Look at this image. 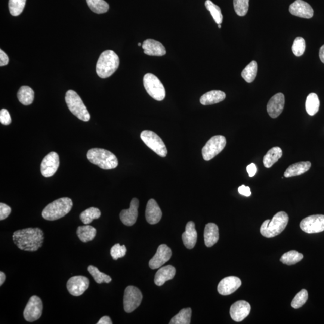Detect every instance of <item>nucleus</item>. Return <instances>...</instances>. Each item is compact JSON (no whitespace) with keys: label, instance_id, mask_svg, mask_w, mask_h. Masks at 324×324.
<instances>
[{"label":"nucleus","instance_id":"1","mask_svg":"<svg viewBox=\"0 0 324 324\" xmlns=\"http://www.w3.org/2000/svg\"><path fill=\"white\" fill-rule=\"evenodd\" d=\"M12 239L22 251L35 252L41 248L44 234L39 228H29L15 231Z\"/></svg>","mask_w":324,"mask_h":324},{"label":"nucleus","instance_id":"2","mask_svg":"<svg viewBox=\"0 0 324 324\" xmlns=\"http://www.w3.org/2000/svg\"><path fill=\"white\" fill-rule=\"evenodd\" d=\"M73 202L69 197H62L49 203L43 209V218L47 221H56L67 215L72 209Z\"/></svg>","mask_w":324,"mask_h":324},{"label":"nucleus","instance_id":"3","mask_svg":"<svg viewBox=\"0 0 324 324\" xmlns=\"http://www.w3.org/2000/svg\"><path fill=\"white\" fill-rule=\"evenodd\" d=\"M119 58L115 52L111 50L104 51L97 61L96 71L101 78H109L118 69Z\"/></svg>","mask_w":324,"mask_h":324},{"label":"nucleus","instance_id":"4","mask_svg":"<svg viewBox=\"0 0 324 324\" xmlns=\"http://www.w3.org/2000/svg\"><path fill=\"white\" fill-rule=\"evenodd\" d=\"M289 217L285 212L280 211L274 216L272 220L265 221L261 227L262 236L271 238L279 235L288 225Z\"/></svg>","mask_w":324,"mask_h":324},{"label":"nucleus","instance_id":"5","mask_svg":"<svg viewBox=\"0 0 324 324\" xmlns=\"http://www.w3.org/2000/svg\"><path fill=\"white\" fill-rule=\"evenodd\" d=\"M89 162L96 165L101 169H113L118 166V160L113 153L103 149L95 148L89 150L87 153Z\"/></svg>","mask_w":324,"mask_h":324},{"label":"nucleus","instance_id":"6","mask_svg":"<svg viewBox=\"0 0 324 324\" xmlns=\"http://www.w3.org/2000/svg\"><path fill=\"white\" fill-rule=\"evenodd\" d=\"M66 101L69 110L77 118L84 122L90 120V114L87 108L75 91L69 90L66 92Z\"/></svg>","mask_w":324,"mask_h":324},{"label":"nucleus","instance_id":"7","mask_svg":"<svg viewBox=\"0 0 324 324\" xmlns=\"http://www.w3.org/2000/svg\"><path fill=\"white\" fill-rule=\"evenodd\" d=\"M144 86L147 93L157 101H162L166 95L165 89L160 80L153 74L147 73L143 79Z\"/></svg>","mask_w":324,"mask_h":324},{"label":"nucleus","instance_id":"8","mask_svg":"<svg viewBox=\"0 0 324 324\" xmlns=\"http://www.w3.org/2000/svg\"><path fill=\"white\" fill-rule=\"evenodd\" d=\"M141 138L148 147L159 156L165 157L167 155L168 151L165 143L156 133L144 131L141 132Z\"/></svg>","mask_w":324,"mask_h":324},{"label":"nucleus","instance_id":"9","mask_svg":"<svg viewBox=\"0 0 324 324\" xmlns=\"http://www.w3.org/2000/svg\"><path fill=\"white\" fill-rule=\"evenodd\" d=\"M226 144V138L224 136L212 137L203 147L202 153L203 159L209 161L213 159L224 149Z\"/></svg>","mask_w":324,"mask_h":324},{"label":"nucleus","instance_id":"10","mask_svg":"<svg viewBox=\"0 0 324 324\" xmlns=\"http://www.w3.org/2000/svg\"><path fill=\"white\" fill-rule=\"evenodd\" d=\"M143 294L137 287L129 286L125 290L123 307L126 313L133 312L140 306Z\"/></svg>","mask_w":324,"mask_h":324},{"label":"nucleus","instance_id":"11","mask_svg":"<svg viewBox=\"0 0 324 324\" xmlns=\"http://www.w3.org/2000/svg\"><path fill=\"white\" fill-rule=\"evenodd\" d=\"M42 310L43 304L41 298L36 295L32 296L24 310L25 320L29 322L36 321L41 317Z\"/></svg>","mask_w":324,"mask_h":324},{"label":"nucleus","instance_id":"12","mask_svg":"<svg viewBox=\"0 0 324 324\" xmlns=\"http://www.w3.org/2000/svg\"><path fill=\"white\" fill-rule=\"evenodd\" d=\"M301 230L308 234L319 233L324 231V215L317 214L308 216L302 220Z\"/></svg>","mask_w":324,"mask_h":324},{"label":"nucleus","instance_id":"13","mask_svg":"<svg viewBox=\"0 0 324 324\" xmlns=\"http://www.w3.org/2000/svg\"><path fill=\"white\" fill-rule=\"evenodd\" d=\"M60 166L59 156L57 153H49L42 160L41 165V174L45 177H51L56 173Z\"/></svg>","mask_w":324,"mask_h":324},{"label":"nucleus","instance_id":"14","mask_svg":"<svg viewBox=\"0 0 324 324\" xmlns=\"http://www.w3.org/2000/svg\"><path fill=\"white\" fill-rule=\"evenodd\" d=\"M89 281L87 277L77 276L71 277L67 283V288L70 294L75 297L82 295L89 288Z\"/></svg>","mask_w":324,"mask_h":324},{"label":"nucleus","instance_id":"15","mask_svg":"<svg viewBox=\"0 0 324 324\" xmlns=\"http://www.w3.org/2000/svg\"><path fill=\"white\" fill-rule=\"evenodd\" d=\"M171 257V249L167 245H160L157 248L156 254L150 259L149 267L151 269H158L168 262Z\"/></svg>","mask_w":324,"mask_h":324},{"label":"nucleus","instance_id":"16","mask_svg":"<svg viewBox=\"0 0 324 324\" xmlns=\"http://www.w3.org/2000/svg\"><path fill=\"white\" fill-rule=\"evenodd\" d=\"M289 11L290 13L294 16L307 19L312 18L314 15L312 7L303 0H296L292 3L289 6Z\"/></svg>","mask_w":324,"mask_h":324},{"label":"nucleus","instance_id":"17","mask_svg":"<svg viewBox=\"0 0 324 324\" xmlns=\"http://www.w3.org/2000/svg\"><path fill=\"white\" fill-rule=\"evenodd\" d=\"M139 200L134 198L128 209H123L120 213V219L126 226L131 227L137 222L138 215Z\"/></svg>","mask_w":324,"mask_h":324},{"label":"nucleus","instance_id":"18","mask_svg":"<svg viewBox=\"0 0 324 324\" xmlns=\"http://www.w3.org/2000/svg\"><path fill=\"white\" fill-rule=\"evenodd\" d=\"M251 311V305L245 301H239L234 303L230 308L231 318L236 322H241L248 316Z\"/></svg>","mask_w":324,"mask_h":324},{"label":"nucleus","instance_id":"19","mask_svg":"<svg viewBox=\"0 0 324 324\" xmlns=\"http://www.w3.org/2000/svg\"><path fill=\"white\" fill-rule=\"evenodd\" d=\"M242 285L239 278L235 276L225 277L219 282L218 291L222 295H228L236 291Z\"/></svg>","mask_w":324,"mask_h":324},{"label":"nucleus","instance_id":"20","mask_svg":"<svg viewBox=\"0 0 324 324\" xmlns=\"http://www.w3.org/2000/svg\"><path fill=\"white\" fill-rule=\"evenodd\" d=\"M285 102V96L282 93H277L271 98L267 104V112L271 118L276 119L280 115Z\"/></svg>","mask_w":324,"mask_h":324},{"label":"nucleus","instance_id":"21","mask_svg":"<svg viewBox=\"0 0 324 324\" xmlns=\"http://www.w3.org/2000/svg\"><path fill=\"white\" fill-rule=\"evenodd\" d=\"M144 53L150 56H163L166 54V49L161 43L153 39H147L143 43Z\"/></svg>","mask_w":324,"mask_h":324},{"label":"nucleus","instance_id":"22","mask_svg":"<svg viewBox=\"0 0 324 324\" xmlns=\"http://www.w3.org/2000/svg\"><path fill=\"white\" fill-rule=\"evenodd\" d=\"M162 212L156 200L151 199L147 203L146 218L148 223L154 225L158 223L161 219Z\"/></svg>","mask_w":324,"mask_h":324},{"label":"nucleus","instance_id":"23","mask_svg":"<svg viewBox=\"0 0 324 324\" xmlns=\"http://www.w3.org/2000/svg\"><path fill=\"white\" fill-rule=\"evenodd\" d=\"M176 269L172 265H166L157 271L154 277V283L157 286H162L166 281L174 279L175 276Z\"/></svg>","mask_w":324,"mask_h":324},{"label":"nucleus","instance_id":"24","mask_svg":"<svg viewBox=\"0 0 324 324\" xmlns=\"http://www.w3.org/2000/svg\"><path fill=\"white\" fill-rule=\"evenodd\" d=\"M182 239H183L184 246L187 249H192L195 246L197 239V234L195 228V224L193 222H188L186 227V231L183 234Z\"/></svg>","mask_w":324,"mask_h":324},{"label":"nucleus","instance_id":"25","mask_svg":"<svg viewBox=\"0 0 324 324\" xmlns=\"http://www.w3.org/2000/svg\"><path fill=\"white\" fill-rule=\"evenodd\" d=\"M311 163L310 162H300L290 165L287 168L284 177L289 178L304 174L310 169Z\"/></svg>","mask_w":324,"mask_h":324},{"label":"nucleus","instance_id":"26","mask_svg":"<svg viewBox=\"0 0 324 324\" xmlns=\"http://www.w3.org/2000/svg\"><path fill=\"white\" fill-rule=\"evenodd\" d=\"M226 98V94L223 91L213 90L206 92L200 98V102L203 105H211L221 102Z\"/></svg>","mask_w":324,"mask_h":324},{"label":"nucleus","instance_id":"27","mask_svg":"<svg viewBox=\"0 0 324 324\" xmlns=\"http://www.w3.org/2000/svg\"><path fill=\"white\" fill-rule=\"evenodd\" d=\"M219 238V228L217 225L213 223L206 224L204 230L205 245L208 248L214 246L218 242Z\"/></svg>","mask_w":324,"mask_h":324},{"label":"nucleus","instance_id":"28","mask_svg":"<svg viewBox=\"0 0 324 324\" xmlns=\"http://www.w3.org/2000/svg\"><path fill=\"white\" fill-rule=\"evenodd\" d=\"M77 235L82 242L86 243L93 240L97 234V230L91 225L80 226L76 231Z\"/></svg>","mask_w":324,"mask_h":324},{"label":"nucleus","instance_id":"29","mask_svg":"<svg viewBox=\"0 0 324 324\" xmlns=\"http://www.w3.org/2000/svg\"><path fill=\"white\" fill-rule=\"evenodd\" d=\"M282 149L279 147H274L268 151L264 157L263 163L265 168H270L278 161L282 156Z\"/></svg>","mask_w":324,"mask_h":324},{"label":"nucleus","instance_id":"30","mask_svg":"<svg viewBox=\"0 0 324 324\" xmlns=\"http://www.w3.org/2000/svg\"><path fill=\"white\" fill-rule=\"evenodd\" d=\"M17 97L21 103L26 106L30 105L34 100L35 92L29 86H23L18 91Z\"/></svg>","mask_w":324,"mask_h":324},{"label":"nucleus","instance_id":"31","mask_svg":"<svg viewBox=\"0 0 324 324\" xmlns=\"http://www.w3.org/2000/svg\"><path fill=\"white\" fill-rule=\"evenodd\" d=\"M320 107V100L315 93H311L308 95L305 103V108L307 112L310 116H314L318 112Z\"/></svg>","mask_w":324,"mask_h":324},{"label":"nucleus","instance_id":"32","mask_svg":"<svg viewBox=\"0 0 324 324\" xmlns=\"http://www.w3.org/2000/svg\"><path fill=\"white\" fill-rule=\"evenodd\" d=\"M257 72L258 64L255 61H252L242 71V78L246 82L251 83L257 76Z\"/></svg>","mask_w":324,"mask_h":324},{"label":"nucleus","instance_id":"33","mask_svg":"<svg viewBox=\"0 0 324 324\" xmlns=\"http://www.w3.org/2000/svg\"><path fill=\"white\" fill-rule=\"evenodd\" d=\"M101 211L99 209L91 207L86 209L80 214V219L85 225L91 224L95 219H98L100 218Z\"/></svg>","mask_w":324,"mask_h":324},{"label":"nucleus","instance_id":"34","mask_svg":"<svg viewBox=\"0 0 324 324\" xmlns=\"http://www.w3.org/2000/svg\"><path fill=\"white\" fill-rule=\"evenodd\" d=\"M192 316V309L190 308H183L177 315L171 319L170 324H190Z\"/></svg>","mask_w":324,"mask_h":324},{"label":"nucleus","instance_id":"35","mask_svg":"<svg viewBox=\"0 0 324 324\" xmlns=\"http://www.w3.org/2000/svg\"><path fill=\"white\" fill-rule=\"evenodd\" d=\"M86 3L92 12L98 14L106 13L110 6L104 0H86Z\"/></svg>","mask_w":324,"mask_h":324},{"label":"nucleus","instance_id":"36","mask_svg":"<svg viewBox=\"0 0 324 324\" xmlns=\"http://www.w3.org/2000/svg\"><path fill=\"white\" fill-rule=\"evenodd\" d=\"M304 256L296 251H291L285 253L280 258V261L286 265H294L298 263L303 259Z\"/></svg>","mask_w":324,"mask_h":324},{"label":"nucleus","instance_id":"37","mask_svg":"<svg viewBox=\"0 0 324 324\" xmlns=\"http://www.w3.org/2000/svg\"><path fill=\"white\" fill-rule=\"evenodd\" d=\"M88 271L91 274V275L93 277L95 282L98 284L103 283H109L111 282V280H112L110 276L107 275L106 274L101 273L97 267L93 266V265H89L88 267Z\"/></svg>","mask_w":324,"mask_h":324},{"label":"nucleus","instance_id":"38","mask_svg":"<svg viewBox=\"0 0 324 324\" xmlns=\"http://www.w3.org/2000/svg\"><path fill=\"white\" fill-rule=\"evenodd\" d=\"M206 8L210 12L212 18L218 24H221L223 20L220 8L218 6L212 3L211 0H206L205 3Z\"/></svg>","mask_w":324,"mask_h":324},{"label":"nucleus","instance_id":"39","mask_svg":"<svg viewBox=\"0 0 324 324\" xmlns=\"http://www.w3.org/2000/svg\"><path fill=\"white\" fill-rule=\"evenodd\" d=\"M26 0H9V9L12 16L17 17L23 12Z\"/></svg>","mask_w":324,"mask_h":324},{"label":"nucleus","instance_id":"40","mask_svg":"<svg viewBox=\"0 0 324 324\" xmlns=\"http://www.w3.org/2000/svg\"><path fill=\"white\" fill-rule=\"evenodd\" d=\"M308 297V294L307 290L302 289L300 292H298L291 302V306L297 309L300 308L305 304Z\"/></svg>","mask_w":324,"mask_h":324},{"label":"nucleus","instance_id":"41","mask_svg":"<svg viewBox=\"0 0 324 324\" xmlns=\"http://www.w3.org/2000/svg\"><path fill=\"white\" fill-rule=\"evenodd\" d=\"M305 48H306V43L304 39L301 37H297L293 43L292 50L295 56L300 57L304 54Z\"/></svg>","mask_w":324,"mask_h":324},{"label":"nucleus","instance_id":"42","mask_svg":"<svg viewBox=\"0 0 324 324\" xmlns=\"http://www.w3.org/2000/svg\"><path fill=\"white\" fill-rule=\"evenodd\" d=\"M249 0H233L234 10L240 17H243L248 11Z\"/></svg>","mask_w":324,"mask_h":324},{"label":"nucleus","instance_id":"43","mask_svg":"<svg viewBox=\"0 0 324 324\" xmlns=\"http://www.w3.org/2000/svg\"><path fill=\"white\" fill-rule=\"evenodd\" d=\"M126 251L127 250L125 245L120 246L119 244H116L111 248L110 254L113 259L117 260L119 258L125 257Z\"/></svg>","mask_w":324,"mask_h":324},{"label":"nucleus","instance_id":"44","mask_svg":"<svg viewBox=\"0 0 324 324\" xmlns=\"http://www.w3.org/2000/svg\"><path fill=\"white\" fill-rule=\"evenodd\" d=\"M12 122L10 114L8 111L6 109H2L0 111V122L4 125H9Z\"/></svg>","mask_w":324,"mask_h":324},{"label":"nucleus","instance_id":"45","mask_svg":"<svg viewBox=\"0 0 324 324\" xmlns=\"http://www.w3.org/2000/svg\"><path fill=\"white\" fill-rule=\"evenodd\" d=\"M12 209L10 206L5 203H0V220H5L11 213Z\"/></svg>","mask_w":324,"mask_h":324},{"label":"nucleus","instance_id":"46","mask_svg":"<svg viewBox=\"0 0 324 324\" xmlns=\"http://www.w3.org/2000/svg\"><path fill=\"white\" fill-rule=\"evenodd\" d=\"M239 193L243 196L249 197L251 195V190L249 187H246L245 185H242L238 189Z\"/></svg>","mask_w":324,"mask_h":324},{"label":"nucleus","instance_id":"47","mask_svg":"<svg viewBox=\"0 0 324 324\" xmlns=\"http://www.w3.org/2000/svg\"><path fill=\"white\" fill-rule=\"evenodd\" d=\"M9 63L8 55L3 51L0 50V66H5Z\"/></svg>","mask_w":324,"mask_h":324},{"label":"nucleus","instance_id":"48","mask_svg":"<svg viewBox=\"0 0 324 324\" xmlns=\"http://www.w3.org/2000/svg\"><path fill=\"white\" fill-rule=\"evenodd\" d=\"M246 170L250 177H254L257 171V166H256L254 163H251V164L247 166Z\"/></svg>","mask_w":324,"mask_h":324},{"label":"nucleus","instance_id":"49","mask_svg":"<svg viewBox=\"0 0 324 324\" xmlns=\"http://www.w3.org/2000/svg\"><path fill=\"white\" fill-rule=\"evenodd\" d=\"M98 324H112L113 322L111 321L110 317L108 316H103L99 320V321L98 322Z\"/></svg>","mask_w":324,"mask_h":324},{"label":"nucleus","instance_id":"50","mask_svg":"<svg viewBox=\"0 0 324 324\" xmlns=\"http://www.w3.org/2000/svg\"><path fill=\"white\" fill-rule=\"evenodd\" d=\"M319 57L320 60H321L322 62L324 63V45L320 49Z\"/></svg>","mask_w":324,"mask_h":324},{"label":"nucleus","instance_id":"51","mask_svg":"<svg viewBox=\"0 0 324 324\" xmlns=\"http://www.w3.org/2000/svg\"><path fill=\"white\" fill-rule=\"evenodd\" d=\"M6 280V276L4 273H3L2 271L0 272V286H2L3 283H4Z\"/></svg>","mask_w":324,"mask_h":324},{"label":"nucleus","instance_id":"52","mask_svg":"<svg viewBox=\"0 0 324 324\" xmlns=\"http://www.w3.org/2000/svg\"><path fill=\"white\" fill-rule=\"evenodd\" d=\"M218 27L219 28V29H221V24H219Z\"/></svg>","mask_w":324,"mask_h":324},{"label":"nucleus","instance_id":"53","mask_svg":"<svg viewBox=\"0 0 324 324\" xmlns=\"http://www.w3.org/2000/svg\"><path fill=\"white\" fill-rule=\"evenodd\" d=\"M138 46H141V43H138Z\"/></svg>","mask_w":324,"mask_h":324}]
</instances>
